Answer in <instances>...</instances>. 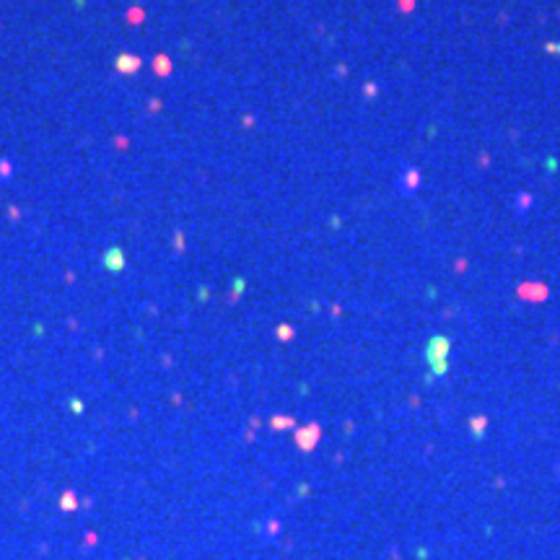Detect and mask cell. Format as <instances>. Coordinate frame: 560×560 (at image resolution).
Wrapping results in <instances>:
<instances>
[{"instance_id": "2", "label": "cell", "mask_w": 560, "mask_h": 560, "mask_svg": "<svg viewBox=\"0 0 560 560\" xmlns=\"http://www.w3.org/2000/svg\"><path fill=\"white\" fill-rule=\"evenodd\" d=\"M119 68H127V70H133V68H137V60H130V62H122V60H119Z\"/></svg>"}, {"instance_id": "1", "label": "cell", "mask_w": 560, "mask_h": 560, "mask_svg": "<svg viewBox=\"0 0 560 560\" xmlns=\"http://www.w3.org/2000/svg\"><path fill=\"white\" fill-rule=\"evenodd\" d=\"M117 257H119V252H109V257H107V260H117ZM109 267H112V270H117V267H122V262H112V265H109Z\"/></svg>"}]
</instances>
